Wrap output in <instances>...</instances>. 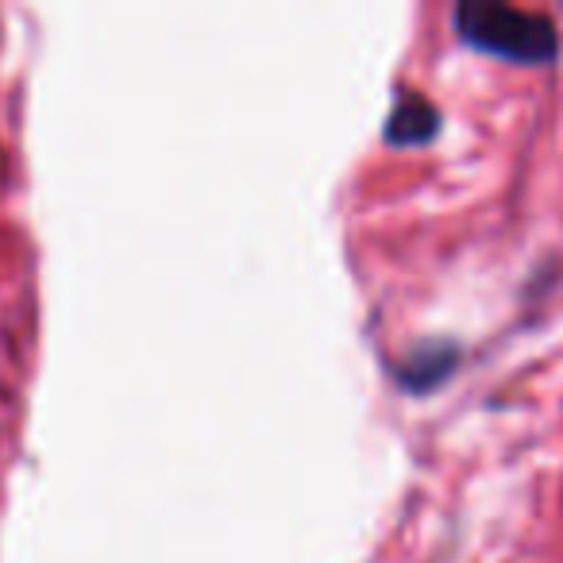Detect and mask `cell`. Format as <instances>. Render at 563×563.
Returning a JSON list of instances; mask_svg holds the SVG:
<instances>
[{
    "mask_svg": "<svg viewBox=\"0 0 563 563\" xmlns=\"http://www.w3.org/2000/svg\"><path fill=\"white\" fill-rule=\"evenodd\" d=\"M455 35L467 47L521 66H544L560 55V32L544 12L517 9L501 0H463L452 12Z\"/></svg>",
    "mask_w": 563,
    "mask_h": 563,
    "instance_id": "cell-1",
    "label": "cell"
},
{
    "mask_svg": "<svg viewBox=\"0 0 563 563\" xmlns=\"http://www.w3.org/2000/svg\"><path fill=\"white\" fill-rule=\"evenodd\" d=\"M440 132V109L421 93V89H398L394 109L386 117V143L390 147H421L437 140Z\"/></svg>",
    "mask_w": 563,
    "mask_h": 563,
    "instance_id": "cell-2",
    "label": "cell"
},
{
    "mask_svg": "<svg viewBox=\"0 0 563 563\" xmlns=\"http://www.w3.org/2000/svg\"><path fill=\"white\" fill-rule=\"evenodd\" d=\"M455 363H460V347L455 344H421L409 360H401L398 367H394V378H398L406 390L424 394L437 383H444Z\"/></svg>",
    "mask_w": 563,
    "mask_h": 563,
    "instance_id": "cell-3",
    "label": "cell"
}]
</instances>
